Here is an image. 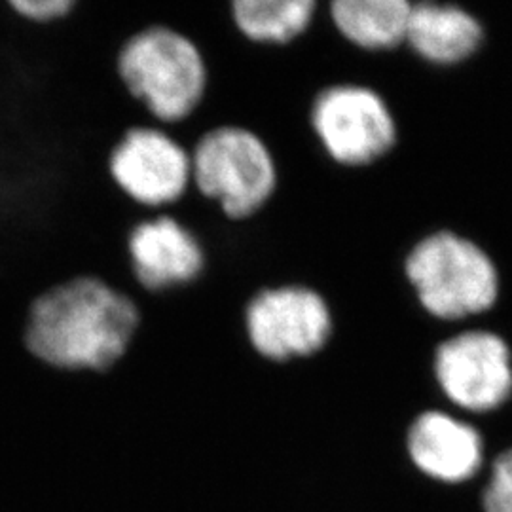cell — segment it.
Here are the masks:
<instances>
[{
    "label": "cell",
    "mask_w": 512,
    "mask_h": 512,
    "mask_svg": "<svg viewBox=\"0 0 512 512\" xmlns=\"http://www.w3.org/2000/svg\"><path fill=\"white\" fill-rule=\"evenodd\" d=\"M139 323L141 311L128 293L78 275L33 302L25 344L54 370L105 374L124 359Z\"/></svg>",
    "instance_id": "cell-1"
},
{
    "label": "cell",
    "mask_w": 512,
    "mask_h": 512,
    "mask_svg": "<svg viewBox=\"0 0 512 512\" xmlns=\"http://www.w3.org/2000/svg\"><path fill=\"white\" fill-rule=\"evenodd\" d=\"M116 69L129 95L160 128L192 120L211 90V67L198 42L162 23L129 38Z\"/></svg>",
    "instance_id": "cell-2"
},
{
    "label": "cell",
    "mask_w": 512,
    "mask_h": 512,
    "mask_svg": "<svg viewBox=\"0 0 512 512\" xmlns=\"http://www.w3.org/2000/svg\"><path fill=\"white\" fill-rule=\"evenodd\" d=\"M404 275L423 311L439 321L484 315L501 293L494 258L452 230L421 238L404 258Z\"/></svg>",
    "instance_id": "cell-3"
},
{
    "label": "cell",
    "mask_w": 512,
    "mask_h": 512,
    "mask_svg": "<svg viewBox=\"0 0 512 512\" xmlns=\"http://www.w3.org/2000/svg\"><path fill=\"white\" fill-rule=\"evenodd\" d=\"M188 150L192 190L224 219H249L274 198L279 183L274 154L253 129L211 124Z\"/></svg>",
    "instance_id": "cell-4"
},
{
    "label": "cell",
    "mask_w": 512,
    "mask_h": 512,
    "mask_svg": "<svg viewBox=\"0 0 512 512\" xmlns=\"http://www.w3.org/2000/svg\"><path fill=\"white\" fill-rule=\"evenodd\" d=\"M310 124L334 164L366 167L380 162L399 139V126L382 93L365 84H332L315 95Z\"/></svg>",
    "instance_id": "cell-5"
},
{
    "label": "cell",
    "mask_w": 512,
    "mask_h": 512,
    "mask_svg": "<svg viewBox=\"0 0 512 512\" xmlns=\"http://www.w3.org/2000/svg\"><path fill=\"white\" fill-rule=\"evenodd\" d=\"M334 315L323 294L306 285L262 289L245 308V334L256 353L274 363L317 355L329 344Z\"/></svg>",
    "instance_id": "cell-6"
},
{
    "label": "cell",
    "mask_w": 512,
    "mask_h": 512,
    "mask_svg": "<svg viewBox=\"0 0 512 512\" xmlns=\"http://www.w3.org/2000/svg\"><path fill=\"white\" fill-rule=\"evenodd\" d=\"M433 374L454 408L490 414L512 397L511 346L494 330H463L437 346Z\"/></svg>",
    "instance_id": "cell-7"
},
{
    "label": "cell",
    "mask_w": 512,
    "mask_h": 512,
    "mask_svg": "<svg viewBox=\"0 0 512 512\" xmlns=\"http://www.w3.org/2000/svg\"><path fill=\"white\" fill-rule=\"evenodd\" d=\"M109 173L124 196L148 211H167L192 190L190 150L160 126L128 129L110 152Z\"/></svg>",
    "instance_id": "cell-8"
},
{
    "label": "cell",
    "mask_w": 512,
    "mask_h": 512,
    "mask_svg": "<svg viewBox=\"0 0 512 512\" xmlns=\"http://www.w3.org/2000/svg\"><path fill=\"white\" fill-rule=\"evenodd\" d=\"M128 256L137 285L150 294L190 287L209 268L203 239L169 211H158L131 228Z\"/></svg>",
    "instance_id": "cell-9"
},
{
    "label": "cell",
    "mask_w": 512,
    "mask_h": 512,
    "mask_svg": "<svg viewBox=\"0 0 512 512\" xmlns=\"http://www.w3.org/2000/svg\"><path fill=\"white\" fill-rule=\"evenodd\" d=\"M406 452L421 475L450 486L471 482L486 461L480 431L446 410H425L410 423Z\"/></svg>",
    "instance_id": "cell-10"
},
{
    "label": "cell",
    "mask_w": 512,
    "mask_h": 512,
    "mask_svg": "<svg viewBox=\"0 0 512 512\" xmlns=\"http://www.w3.org/2000/svg\"><path fill=\"white\" fill-rule=\"evenodd\" d=\"M480 19L456 4H412L406 44L425 63L456 67L469 61L484 44Z\"/></svg>",
    "instance_id": "cell-11"
},
{
    "label": "cell",
    "mask_w": 512,
    "mask_h": 512,
    "mask_svg": "<svg viewBox=\"0 0 512 512\" xmlns=\"http://www.w3.org/2000/svg\"><path fill=\"white\" fill-rule=\"evenodd\" d=\"M412 2L406 0H336L330 19L349 44L366 52L395 50L406 44Z\"/></svg>",
    "instance_id": "cell-12"
},
{
    "label": "cell",
    "mask_w": 512,
    "mask_h": 512,
    "mask_svg": "<svg viewBox=\"0 0 512 512\" xmlns=\"http://www.w3.org/2000/svg\"><path fill=\"white\" fill-rule=\"evenodd\" d=\"M313 0H236L230 19L241 37L256 44H291L313 23Z\"/></svg>",
    "instance_id": "cell-13"
},
{
    "label": "cell",
    "mask_w": 512,
    "mask_h": 512,
    "mask_svg": "<svg viewBox=\"0 0 512 512\" xmlns=\"http://www.w3.org/2000/svg\"><path fill=\"white\" fill-rule=\"evenodd\" d=\"M484 512H512V446L497 454L482 492Z\"/></svg>",
    "instance_id": "cell-14"
},
{
    "label": "cell",
    "mask_w": 512,
    "mask_h": 512,
    "mask_svg": "<svg viewBox=\"0 0 512 512\" xmlns=\"http://www.w3.org/2000/svg\"><path fill=\"white\" fill-rule=\"evenodd\" d=\"M76 2L78 0H8L16 16L37 27L54 25L61 19L69 18L76 8Z\"/></svg>",
    "instance_id": "cell-15"
}]
</instances>
